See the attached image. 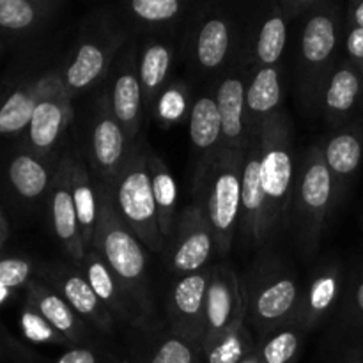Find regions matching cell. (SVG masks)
I'll return each mask as SVG.
<instances>
[{"label": "cell", "mask_w": 363, "mask_h": 363, "mask_svg": "<svg viewBox=\"0 0 363 363\" xmlns=\"http://www.w3.org/2000/svg\"><path fill=\"white\" fill-rule=\"evenodd\" d=\"M96 190H98L99 208L91 248L101 255L110 272L119 280L128 298L147 319L152 312V301L149 296L145 247L117 215L112 188L98 184Z\"/></svg>", "instance_id": "1"}, {"label": "cell", "mask_w": 363, "mask_h": 363, "mask_svg": "<svg viewBox=\"0 0 363 363\" xmlns=\"http://www.w3.org/2000/svg\"><path fill=\"white\" fill-rule=\"evenodd\" d=\"M243 151L222 149L215 158L201 163L197 174V197L211 225L216 254L227 255L234 234L241 227V174Z\"/></svg>", "instance_id": "2"}, {"label": "cell", "mask_w": 363, "mask_h": 363, "mask_svg": "<svg viewBox=\"0 0 363 363\" xmlns=\"http://www.w3.org/2000/svg\"><path fill=\"white\" fill-rule=\"evenodd\" d=\"M261 181L264 190V243L286 225L293 204L294 160L291 144V123L286 112H277L262 123Z\"/></svg>", "instance_id": "3"}, {"label": "cell", "mask_w": 363, "mask_h": 363, "mask_svg": "<svg viewBox=\"0 0 363 363\" xmlns=\"http://www.w3.org/2000/svg\"><path fill=\"white\" fill-rule=\"evenodd\" d=\"M293 227L305 257L315 254L332 209L337 206L335 184L323 158L321 145L305 155L293 191Z\"/></svg>", "instance_id": "4"}, {"label": "cell", "mask_w": 363, "mask_h": 363, "mask_svg": "<svg viewBox=\"0 0 363 363\" xmlns=\"http://www.w3.org/2000/svg\"><path fill=\"white\" fill-rule=\"evenodd\" d=\"M340 14L332 4L318 2L307 14L300 35L298 82L307 108L321 106L323 91L337 66Z\"/></svg>", "instance_id": "5"}, {"label": "cell", "mask_w": 363, "mask_h": 363, "mask_svg": "<svg viewBox=\"0 0 363 363\" xmlns=\"http://www.w3.org/2000/svg\"><path fill=\"white\" fill-rule=\"evenodd\" d=\"M147 155L144 149L131 147L130 158L112 186V197L117 215L128 229L145 248L162 254L165 240L158 227Z\"/></svg>", "instance_id": "6"}, {"label": "cell", "mask_w": 363, "mask_h": 363, "mask_svg": "<svg viewBox=\"0 0 363 363\" xmlns=\"http://www.w3.org/2000/svg\"><path fill=\"white\" fill-rule=\"evenodd\" d=\"M301 293L296 279L282 269L264 272L245 298L247 312L259 333H273L296 319Z\"/></svg>", "instance_id": "7"}, {"label": "cell", "mask_w": 363, "mask_h": 363, "mask_svg": "<svg viewBox=\"0 0 363 363\" xmlns=\"http://www.w3.org/2000/svg\"><path fill=\"white\" fill-rule=\"evenodd\" d=\"M163 252L174 275L184 277L204 272L209 259L215 255L216 243L204 209L197 201L179 213L176 229Z\"/></svg>", "instance_id": "8"}, {"label": "cell", "mask_w": 363, "mask_h": 363, "mask_svg": "<svg viewBox=\"0 0 363 363\" xmlns=\"http://www.w3.org/2000/svg\"><path fill=\"white\" fill-rule=\"evenodd\" d=\"M71 119H73L71 92L66 89L60 74L52 73V82L43 98L39 99L27 128L28 151L46 158L59 144Z\"/></svg>", "instance_id": "9"}, {"label": "cell", "mask_w": 363, "mask_h": 363, "mask_svg": "<svg viewBox=\"0 0 363 363\" xmlns=\"http://www.w3.org/2000/svg\"><path fill=\"white\" fill-rule=\"evenodd\" d=\"M130 144L131 142L113 116L110 98L103 96L91 131V160L96 176L99 177V184L113 186L130 158Z\"/></svg>", "instance_id": "10"}, {"label": "cell", "mask_w": 363, "mask_h": 363, "mask_svg": "<svg viewBox=\"0 0 363 363\" xmlns=\"http://www.w3.org/2000/svg\"><path fill=\"white\" fill-rule=\"evenodd\" d=\"M211 272L179 277L167 298L170 332L202 347L206 321V294Z\"/></svg>", "instance_id": "11"}, {"label": "cell", "mask_w": 363, "mask_h": 363, "mask_svg": "<svg viewBox=\"0 0 363 363\" xmlns=\"http://www.w3.org/2000/svg\"><path fill=\"white\" fill-rule=\"evenodd\" d=\"M247 303L236 273L225 266H218L209 275L208 294H206L204 346L215 337L222 335L233 326L245 321Z\"/></svg>", "instance_id": "12"}, {"label": "cell", "mask_w": 363, "mask_h": 363, "mask_svg": "<svg viewBox=\"0 0 363 363\" xmlns=\"http://www.w3.org/2000/svg\"><path fill=\"white\" fill-rule=\"evenodd\" d=\"M35 273L39 275V280L57 291L82 319L91 323L99 332H112L116 318L96 296L91 284L82 273L73 272L62 264L41 266L39 269H35Z\"/></svg>", "instance_id": "13"}, {"label": "cell", "mask_w": 363, "mask_h": 363, "mask_svg": "<svg viewBox=\"0 0 363 363\" xmlns=\"http://www.w3.org/2000/svg\"><path fill=\"white\" fill-rule=\"evenodd\" d=\"M50 218H52L53 234L62 245L64 252L73 259L74 264L80 266L87 250L82 241L77 209L71 195L69 155L60 160L53 176L52 188H50Z\"/></svg>", "instance_id": "14"}, {"label": "cell", "mask_w": 363, "mask_h": 363, "mask_svg": "<svg viewBox=\"0 0 363 363\" xmlns=\"http://www.w3.org/2000/svg\"><path fill=\"white\" fill-rule=\"evenodd\" d=\"M323 149V158L332 174L335 184L337 204L346 197L354 176L360 170L363 162V121L360 117L344 124L326 140Z\"/></svg>", "instance_id": "15"}, {"label": "cell", "mask_w": 363, "mask_h": 363, "mask_svg": "<svg viewBox=\"0 0 363 363\" xmlns=\"http://www.w3.org/2000/svg\"><path fill=\"white\" fill-rule=\"evenodd\" d=\"M264 206L259 133H250L245 147L241 174V227L255 245L264 243Z\"/></svg>", "instance_id": "16"}, {"label": "cell", "mask_w": 363, "mask_h": 363, "mask_svg": "<svg viewBox=\"0 0 363 363\" xmlns=\"http://www.w3.org/2000/svg\"><path fill=\"white\" fill-rule=\"evenodd\" d=\"M363 103V73L350 60L335 66L325 85L321 98L323 112L332 124H347L357 119Z\"/></svg>", "instance_id": "17"}, {"label": "cell", "mask_w": 363, "mask_h": 363, "mask_svg": "<svg viewBox=\"0 0 363 363\" xmlns=\"http://www.w3.org/2000/svg\"><path fill=\"white\" fill-rule=\"evenodd\" d=\"M247 82L240 74H229L218 84L216 101L222 119V149L243 151L248 142L247 128Z\"/></svg>", "instance_id": "18"}, {"label": "cell", "mask_w": 363, "mask_h": 363, "mask_svg": "<svg viewBox=\"0 0 363 363\" xmlns=\"http://www.w3.org/2000/svg\"><path fill=\"white\" fill-rule=\"evenodd\" d=\"M80 268L82 275H84L85 279H87V282L91 284L96 296L101 300V303L108 308L110 314H112L113 318L124 319V321H130L137 326L145 321L144 314H142L137 308V305L128 298V294L124 293V289L121 287L119 280H117L116 275L110 272V268L105 264L101 255H99L94 248H89V250L85 252V257L84 261H82Z\"/></svg>", "instance_id": "19"}, {"label": "cell", "mask_w": 363, "mask_h": 363, "mask_svg": "<svg viewBox=\"0 0 363 363\" xmlns=\"http://www.w3.org/2000/svg\"><path fill=\"white\" fill-rule=\"evenodd\" d=\"M27 305L34 308L67 344H77L87 335L82 318L57 291L43 280L32 279L25 286Z\"/></svg>", "instance_id": "20"}, {"label": "cell", "mask_w": 363, "mask_h": 363, "mask_svg": "<svg viewBox=\"0 0 363 363\" xmlns=\"http://www.w3.org/2000/svg\"><path fill=\"white\" fill-rule=\"evenodd\" d=\"M123 35L112 38L110 41H84L74 52L73 59L60 74L67 91H85L103 78L110 66L116 50L123 45Z\"/></svg>", "instance_id": "21"}, {"label": "cell", "mask_w": 363, "mask_h": 363, "mask_svg": "<svg viewBox=\"0 0 363 363\" xmlns=\"http://www.w3.org/2000/svg\"><path fill=\"white\" fill-rule=\"evenodd\" d=\"M110 106H112L117 123L126 133L128 140L133 142L140 131L144 92H142L138 71L135 69V62L131 57H128L113 80L112 92H110Z\"/></svg>", "instance_id": "22"}, {"label": "cell", "mask_w": 363, "mask_h": 363, "mask_svg": "<svg viewBox=\"0 0 363 363\" xmlns=\"http://www.w3.org/2000/svg\"><path fill=\"white\" fill-rule=\"evenodd\" d=\"M342 282V269L337 264L326 266L312 279L311 286L301 294L300 307L294 319L300 330L314 328L325 315H328L340 298Z\"/></svg>", "instance_id": "23"}, {"label": "cell", "mask_w": 363, "mask_h": 363, "mask_svg": "<svg viewBox=\"0 0 363 363\" xmlns=\"http://www.w3.org/2000/svg\"><path fill=\"white\" fill-rule=\"evenodd\" d=\"M282 84L277 66L259 67L247 85V128L248 135L259 133L262 123L280 112Z\"/></svg>", "instance_id": "24"}, {"label": "cell", "mask_w": 363, "mask_h": 363, "mask_svg": "<svg viewBox=\"0 0 363 363\" xmlns=\"http://www.w3.org/2000/svg\"><path fill=\"white\" fill-rule=\"evenodd\" d=\"M7 181L14 194L27 202L39 201L52 188L53 176L46 158L23 149L7 163Z\"/></svg>", "instance_id": "25"}, {"label": "cell", "mask_w": 363, "mask_h": 363, "mask_svg": "<svg viewBox=\"0 0 363 363\" xmlns=\"http://www.w3.org/2000/svg\"><path fill=\"white\" fill-rule=\"evenodd\" d=\"M52 82V73L14 89L0 103V135H18L27 131L39 99Z\"/></svg>", "instance_id": "26"}, {"label": "cell", "mask_w": 363, "mask_h": 363, "mask_svg": "<svg viewBox=\"0 0 363 363\" xmlns=\"http://www.w3.org/2000/svg\"><path fill=\"white\" fill-rule=\"evenodd\" d=\"M69 174H71V195H73L74 209H77L78 227H80L82 241L85 250L92 247L96 223H98V190L92 184L91 174L82 160L69 155Z\"/></svg>", "instance_id": "27"}, {"label": "cell", "mask_w": 363, "mask_h": 363, "mask_svg": "<svg viewBox=\"0 0 363 363\" xmlns=\"http://www.w3.org/2000/svg\"><path fill=\"white\" fill-rule=\"evenodd\" d=\"M190 140L202 156V163L209 162L222 151V119L215 98L211 96H201L191 105Z\"/></svg>", "instance_id": "28"}, {"label": "cell", "mask_w": 363, "mask_h": 363, "mask_svg": "<svg viewBox=\"0 0 363 363\" xmlns=\"http://www.w3.org/2000/svg\"><path fill=\"white\" fill-rule=\"evenodd\" d=\"M233 46V25L222 14H211L199 27L194 52L199 66L204 69H218L227 60Z\"/></svg>", "instance_id": "29"}, {"label": "cell", "mask_w": 363, "mask_h": 363, "mask_svg": "<svg viewBox=\"0 0 363 363\" xmlns=\"http://www.w3.org/2000/svg\"><path fill=\"white\" fill-rule=\"evenodd\" d=\"M147 165L149 172H151V183H152V195H155L156 204V215H158V227L162 238L167 241L172 236L174 229H176L177 218V184L174 179L172 172L169 167L162 162L156 155L149 152L147 155Z\"/></svg>", "instance_id": "30"}, {"label": "cell", "mask_w": 363, "mask_h": 363, "mask_svg": "<svg viewBox=\"0 0 363 363\" xmlns=\"http://www.w3.org/2000/svg\"><path fill=\"white\" fill-rule=\"evenodd\" d=\"M55 4L46 0H0V34H32L52 16Z\"/></svg>", "instance_id": "31"}, {"label": "cell", "mask_w": 363, "mask_h": 363, "mask_svg": "<svg viewBox=\"0 0 363 363\" xmlns=\"http://www.w3.org/2000/svg\"><path fill=\"white\" fill-rule=\"evenodd\" d=\"M170 66H172V48L165 43L151 41L142 50L137 71L144 92V103L152 105V101L160 98Z\"/></svg>", "instance_id": "32"}, {"label": "cell", "mask_w": 363, "mask_h": 363, "mask_svg": "<svg viewBox=\"0 0 363 363\" xmlns=\"http://www.w3.org/2000/svg\"><path fill=\"white\" fill-rule=\"evenodd\" d=\"M287 14L284 9H277L264 18L255 38L254 60L259 67L277 66L287 45Z\"/></svg>", "instance_id": "33"}, {"label": "cell", "mask_w": 363, "mask_h": 363, "mask_svg": "<svg viewBox=\"0 0 363 363\" xmlns=\"http://www.w3.org/2000/svg\"><path fill=\"white\" fill-rule=\"evenodd\" d=\"M255 351L245 321L202 346L206 363H241Z\"/></svg>", "instance_id": "34"}, {"label": "cell", "mask_w": 363, "mask_h": 363, "mask_svg": "<svg viewBox=\"0 0 363 363\" xmlns=\"http://www.w3.org/2000/svg\"><path fill=\"white\" fill-rule=\"evenodd\" d=\"M301 337L300 328H280L266 337L257 350L261 363H294L300 354Z\"/></svg>", "instance_id": "35"}, {"label": "cell", "mask_w": 363, "mask_h": 363, "mask_svg": "<svg viewBox=\"0 0 363 363\" xmlns=\"http://www.w3.org/2000/svg\"><path fill=\"white\" fill-rule=\"evenodd\" d=\"M202 347L172 332L160 339L145 363H201Z\"/></svg>", "instance_id": "36"}, {"label": "cell", "mask_w": 363, "mask_h": 363, "mask_svg": "<svg viewBox=\"0 0 363 363\" xmlns=\"http://www.w3.org/2000/svg\"><path fill=\"white\" fill-rule=\"evenodd\" d=\"M184 7L179 0H133L128 4V13L142 23L163 25L179 18Z\"/></svg>", "instance_id": "37"}, {"label": "cell", "mask_w": 363, "mask_h": 363, "mask_svg": "<svg viewBox=\"0 0 363 363\" xmlns=\"http://www.w3.org/2000/svg\"><path fill=\"white\" fill-rule=\"evenodd\" d=\"M35 273L34 264L28 259L0 254V286L13 291L25 287Z\"/></svg>", "instance_id": "38"}, {"label": "cell", "mask_w": 363, "mask_h": 363, "mask_svg": "<svg viewBox=\"0 0 363 363\" xmlns=\"http://www.w3.org/2000/svg\"><path fill=\"white\" fill-rule=\"evenodd\" d=\"M21 326L23 333L32 342H50V344H67L38 312L32 307H25L21 314Z\"/></svg>", "instance_id": "39"}, {"label": "cell", "mask_w": 363, "mask_h": 363, "mask_svg": "<svg viewBox=\"0 0 363 363\" xmlns=\"http://www.w3.org/2000/svg\"><path fill=\"white\" fill-rule=\"evenodd\" d=\"M184 94L179 89H169L167 92L160 94L156 103V112L165 123H174L184 113Z\"/></svg>", "instance_id": "40"}, {"label": "cell", "mask_w": 363, "mask_h": 363, "mask_svg": "<svg viewBox=\"0 0 363 363\" xmlns=\"http://www.w3.org/2000/svg\"><path fill=\"white\" fill-rule=\"evenodd\" d=\"M344 48H346L347 60L363 73V27L347 25L344 35Z\"/></svg>", "instance_id": "41"}, {"label": "cell", "mask_w": 363, "mask_h": 363, "mask_svg": "<svg viewBox=\"0 0 363 363\" xmlns=\"http://www.w3.org/2000/svg\"><path fill=\"white\" fill-rule=\"evenodd\" d=\"M55 363H108L101 354L89 347H71L66 353L60 354Z\"/></svg>", "instance_id": "42"}, {"label": "cell", "mask_w": 363, "mask_h": 363, "mask_svg": "<svg viewBox=\"0 0 363 363\" xmlns=\"http://www.w3.org/2000/svg\"><path fill=\"white\" fill-rule=\"evenodd\" d=\"M0 340H2V342L6 344V346L9 347V350L13 351V353L16 354V357L20 358V360L23 362V363H32V362H34V357H32L30 351H28L27 347L23 346V344L18 342V340L14 339V337L11 335L9 332H7V328H6V326H4L2 321H0Z\"/></svg>", "instance_id": "43"}, {"label": "cell", "mask_w": 363, "mask_h": 363, "mask_svg": "<svg viewBox=\"0 0 363 363\" xmlns=\"http://www.w3.org/2000/svg\"><path fill=\"white\" fill-rule=\"evenodd\" d=\"M351 311H353L354 319L363 325V269L354 282L353 293H351Z\"/></svg>", "instance_id": "44"}, {"label": "cell", "mask_w": 363, "mask_h": 363, "mask_svg": "<svg viewBox=\"0 0 363 363\" xmlns=\"http://www.w3.org/2000/svg\"><path fill=\"white\" fill-rule=\"evenodd\" d=\"M347 25L363 27V0L350 4V11H347Z\"/></svg>", "instance_id": "45"}, {"label": "cell", "mask_w": 363, "mask_h": 363, "mask_svg": "<svg viewBox=\"0 0 363 363\" xmlns=\"http://www.w3.org/2000/svg\"><path fill=\"white\" fill-rule=\"evenodd\" d=\"M0 362H13V363H23L20 360V358L16 357V354L13 353V351L9 350V347L6 346V344L0 340Z\"/></svg>", "instance_id": "46"}, {"label": "cell", "mask_w": 363, "mask_h": 363, "mask_svg": "<svg viewBox=\"0 0 363 363\" xmlns=\"http://www.w3.org/2000/svg\"><path fill=\"white\" fill-rule=\"evenodd\" d=\"M7 238H9V223H7L2 208H0V248L6 245Z\"/></svg>", "instance_id": "47"}, {"label": "cell", "mask_w": 363, "mask_h": 363, "mask_svg": "<svg viewBox=\"0 0 363 363\" xmlns=\"http://www.w3.org/2000/svg\"><path fill=\"white\" fill-rule=\"evenodd\" d=\"M9 296H11V291L6 289V287L0 286V305H2L4 301L9 300Z\"/></svg>", "instance_id": "48"}, {"label": "cell", "mask_w": 363, "mask_h": 363, "mask_svg": "<svg viewBox=\"0 0 363 363\" xmlns=\"http://www.w3.org/2000/svg\"><path fill=\"white\" fill-rule=\"evenodd\" d=\"M241 363H261V360H259V354H257V350H255V351H254V353H252V354H248V357H247V358H245V360H243V362H241Z\"/></svg>", "instance_id": "49"}, {"label": "cell", "mask_w": 363, "mask_h": 363, "mask_svg": "<svg viewBox=\"0 0 363 363\" xmlns=\"http://www.w3.org/2000/svg\"><path fill=\"white\" fill-rule=\"evenodd\" d=\"M357 363H363V362H357Z\"/></svg>", "instance_id": "50"}, {"label": "cell", "mask_w": 363, "mask_h": 363, "mask_svg": "<svg viewBox=\"0 0 363 363\" xmlns=\"http://www.w3.org/2000/svg\"><path fill=\"white\" fill-rule=\"evenodd\" d=\"M0 48H2V46H0Z\"/></svg>", "instance_id": "51"}]
</instances>
